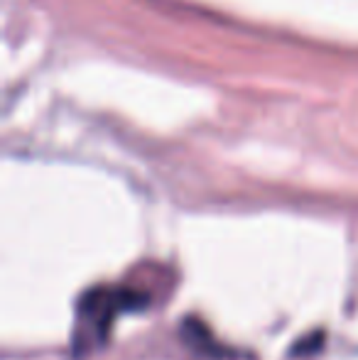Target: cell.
<instances>
[{
	"mask_svg": "<svg viewBox=\"0 0 358 360\" xmlns=\"http://www.w3.org/2000/svg\"><path fill=\"white\" fill-rule=\"evenodd\" d=\"M143 299L138 294H128V292H106V289H96V292H89L87 297L82 299V321H79V333L91 331L94 338H98L101 333L108 328L110 319H113L115 311H120V307H140ZM79 341V338H77Z\"/></svg>",
	"mask_w": 358,
	"mask_h": 360,
	"instance_id": "6da1fadb",
	"label": "cell"
}]
</instances>
